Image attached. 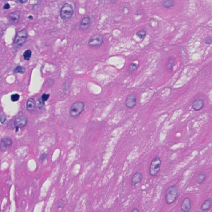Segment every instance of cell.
<instances>
[{
  "label": "cell",
  "instance_id": "obj_1",
  "mask_svg": "<svg viewBox=\"0 0 212 212\" xmlns=\"http://www.w3.org/2000/svg\"><path fill=\"white\" fill-rule=\"evenodd\" d=\"M178 189L176 185H172L168 188L166 191L165 199L168 204H172L176 200L178 196Z\"/></svg>",
  "mask_w": 212,
  "mask_h": 212
},
{
  "label": "cell",
  "instance_id": "obj_2",
  "mask_svg": "<svg viewBox=\"0 0 212 212\" xmlns=\"http://www.w3.org/2000/svg\"><path fill=\"white\" fill-rule=\"evenodd\" d=\"M73 13L74 10L71 5L68 3H66L60 10V17L63 20L68 21L71 18Z\"/></svg>",
  "mask_w": 212,
  "mask_h": 212
},
{
  "label": "cell",
  "instance_id": "obj_3",
  "mask_svg": "<svg viewBox=\"0 0 212 212\" xmlns=\"http://www.w3.org/2000/svg\"><path fill=\"white\" fill-rule=\"evenodd\" d=\"M85 104L81 102H75L72 105L70 113L72 117L76 118L80 115L84 110Z\"/></svg>",
  "mask_w": 212,
  "mask_h": 212
},
{
  "label": "cell",
  "instance_id": "obj_4",
  "mask_svg": "<svg viewBox=\"0 0 212 212\" xmlns=\"http://www.w3.org/2000/svg\"><path fill=\"white\" fill-rule=\"evenodd\" d=\"M161 165V160L160 157L157 156L153 159L150 164V173L152 176H155L158 174L160 170Z\"/></svg>",
  "mask_w": 212,
  "mask_h": 212
},
{
  "label": "cell",
  "instance_id": "obj_5",
  "mask_svg": "<svg viewBox=\"0 0 212 212\" xmlns=\"http://www.w3.org/2000/svg\"><path fill=\"white\" fill-rule=\"evenodd\" d=\"M103 40L104 38L102 35L100 34H95L89 40V46L92 47H100L103 43Z\"/></svg>",
  "mask_w": 212,
  "mask_h": 212
},
{
  "label": "cell",
  "instance_id": "obj_6",
  "mask_svg": "<svg viewBox=\"0 0 212 212\" xmlns=\"http://www.w3.org/2000/svg\"><path fill=\"white\" fill-rule=\"evenodd\" d=\"M28 34L25 30H21L17 33L14 40V43L18 46L23 44L27 40Z\"/></svg>",
  "mask_w": 212,
  "mask_h": 212
},
{
  "label": "cell",
  "instance_id": "obj_7",
  "mask_svg": "<svg viewBox=\"0 0 212 212\" xmlns=\"http://www.w3.org/2000/svg\"><path fill=\"white\" fill-rule=\"evenodd\" d=\"M27 121L28 120L26 117L23 116L17 117L14 120V126L17 129L19 128H23L27 124Z\"/></svg>",
  "mask_w": 212,
  "mask_h": 212
},
{
  "label": "cell",
  "instance_id": "obj_8",
  "mask_svg": "<svg viewBox=\"0 0 212 212\" xmlns=\"http://www.w3.org/2000/svg\"><path fill=\"white\" fill-rule=\"evenodd\" d=\"M137 95L134 93L131 94L128 96L126 101V106L127 108L131 109L133 108L136 104Z\"/></svg>",
  "mask_w": 212,
  "mask_h": 212
},
{
  "label": "cell",
  "instance_id": "obj_9",
  "mask_svg": "<svg viewBox=\"0 0 212 212\" xmlns=\"http://www.w3.org/2000/svg\"><path fill=\"white\" fill-rule=\"evenodd\" d=\"M181 208L183 211L185 212H189L191 210L192 208V203L190 198L187 197L184 199Z\"/></svg>",
  "mask_w": 212,
  "mask_h": 212
},
{
  "label": "cell",
  "instance_id": "obj_10",
  "mask_svg": "<svg viewBox=\"0 0 212 212\" xmlns=\"http://www.w3.org/2000/svg\"><path fill=\"white\" fill-rule=\"evenodd\" d=\"M12 144V141L9 137L2 138L1 142L0 148L2 151H5Z\"/></svg>",
  "mask_w": 212,
  "mask_h": 212
},
{
  "label": "cell",
  "instance_id": "obj_11",
  "mask_svg": "<svg viewBox=\"0 0 212 212\" xmlns=\"http://www.w3.org/2000/svg\"><path fill=\"white\" fill-rule=\"evenodd\" d=\"M91 23V19L89 17H85L82 19L80 22V28L81 30H86L90 27Z\"/></svg>",
  "mask_w": 212,
  "mask_h": 212
},
{
  "label": "cell",
  "instance_id": "obj_12",
  "mask_svg": "<svg viewBox=\"0 0 212 212\" xmlns=\"http://www.w3.org/2000/svg\"><path fill=\"white\" fill-rule=\"evenodd\" d=\"M204 105V101L202 99H197L193 102L192 108L195 111H199L202 109Z\"/></svg>",
  "mask_w": 212,
  "mask_h": 212
},
{
  "label": "cell",
  "instance_id": "obj_13",
  "mask_svg": "<svg viewBox=\"0 0 212 212\" xmlns=\"http://www.w3.org/2000/svg\"><path fill=\"white\" fill-rule=\"evenodd\" d=\"M143 178V175L141 172H137L133 175L131 180V185L135 186L137 184L139 183Z\"/></svg>",
  "mask_w": 212,
  "mask_h": 212
},
{
  "label": "cell",
  "instance_id": "obj_14",
  "mask_svg": "<svg viewBox=\"0 0 212 212\" xmlns=\"http://www.w3.org/2000/svg\"><path fill=\"white\" fill-rule=\"evenodd\" d=\"M175 65L174 58L173 57H170L166 63V68L167 71L169 73H171L173 70V68Z\"/></svg>",
  "mask_w": 212,
  "mask_h": 212
},
{
  "label": "cell",
  "instance_id": "obj_15",
  "mask_svg": "<svg viewBox=\"0 0 212 212\" xmlns=\"http://www.w3.org/2000/svg\"><path fill=\"white\" fill-rule=\"evenodd\" d=\"M212 205V198H208L204 201L201 207V211L205 212L208 211Z\"/></svg>",
  "mask_w": 212,
  "mask_h": 212
},
{
  "label": "cell",
  "instance_id": "obj_16",
  "mask_svg": "<svg viewBox=\"0 0 212 212\" xmlns=\"http://www.w3.org/2000/svg\"><path fill=\"white\" fill-rule=\"evenodd\" d=\"M206 177V174L205 172H202L198 174L196 179V182L198 184H202L204 182Z\"/></svg>",
  "mask_w": 212,
  "mask_h": 212
},
{
  "label": "cell",
  "instance_id": "obj_17",
  "mask_svg": "<svg viewBox=\"0 0 212 212\" xmlns=\"http://www.w3.org/2000/svg\"><path fill=\"white\" fill-rule=\"evenodd\" d=\"M35 107V103L34 100L32 98H30L28 100L27 102V110L30 112H32L34 110Z\"/></svg>",
  "mask_w": 212,
  "mask_h": 212
},
{
  "label": "cell",
  "instance_id": "obj_18",
  "mask_svg": "<svg viewBox=\"0 0 212 212\" xmlns=\"http://www.w3.org/2000/svg\"><path fill=\"white\" fill-rule=\"evenodd\" d=\"M20 13L18 11L11 12L9 15V18L13 22H16L20 18Z\"/></svg>",
  "mask_w": 212,
  "mask_h": 212
},
{
  "label": "cell",
  "instance_id": "obj_19",
  "mask_svg": "<svg viewBox=\"0 0 212 212\" xmlns=\"http://www.w3.org/2000/svg\"><path fill=\"white\" fill-rule=\"evenodd\" d=\"M175 4L174 0H164L163 1L162 5L165 8H172Z\"/></svg>",
  "mask_w": 212,
  "mask_h": 212
},
{
  "label": "cell",
  "instance_id": "obj_20",
  "mask_svg": "<svg viewBox=\"0 0 212 212\" xmlns=\"http://www.w3.org/2000/svg\"><path fill=\"white\" fill-rule=\"evenodd\" d=\"M25 71L26 69L23 66H20L16 67L13 71L14 74H17V73L24 74Z\"/></svg>",
  "mask_w": 212,
  "mask_h": 212
},
{
  "label": "cell",
  "instance_id": "obj_21",
  "mask_svg": "<svg viewBox=\"0 0 212 212\" xmlns=\"http://www.w3.org/2000/svg\"><path fill=\"white\" fill-rule=\"evenodd\" d=\"M146 34L147 32L144 30H139L136 33V36L141 39H144L146 37Z\"/></svg>",
  "mask_w": 212,
  "mask_h": 212
},
{
  "label": "cell",
  "instance_id": "obj_22",
  "mask_svg": "<svg viewBox=\"0 0 212 212\" xmlns=\"http://www.w3.org/2000/svg\"><path fill=\"white\" fill-rule=\"evenodd\" d=\"M138 67V64L135 63H133L130 65L128 69V72L130 74H132V73L135 71L137 69Z\"/></svg>",
  "mask_w": 212,
  "mask_h": 212
},
{
  "label": "cell",
  "instance_id": "obj_23",
  "mask_svg": "<svg viewBox=\"0 0 212 212\" xmlns=\"http://www.w3.org/2000/svg\"><path fill=\"white\" fill-rule=\"evenodd\" d=\"M32 55V52L30 50H26L23 53V57L24 59L27 60H30V57Z\"/></svg>",
  "mask_w": 212,
  "mask_h": 212
},
{
  "label": "cell",
  "instance_id": "obj_24",
  "mask_svg": "<svg viewBox=\"0 0 212 212\" xmlns=\"http://www.w3.org/2000/svg\"><path fill=\"white\" fill-rule=\"evenodd\" d=\"M36 104H37V107L39 109H41L44 105V101L42 100V98H39L36 101Z\"/></svg>",
  "mask_w": 212,
  "mask_h": 212
},
{
  "label": "cell",
  "instance_id": "obj_25",
  "mask_svg": "<svg viewBox=\"0 0 212 212\" xmlns=\"http://www.w3.org/2000/svg\"><path fill=\"white\" fill-rule=\"evenodd\" d=\"M20 95L17 94L12 95L11 96V100L12 102H17L19 100Z\"/></svg>",
  "mask_w": 212,
  "mask_h": 212
},
{
  "label": "cell",
  "instance_id": "obj_26",
  "mask_svg": "<svg viewBox=\"0 0 212 212\" xmlns=\"http://www.w3.org/2000/svg\"><path fill=\"white\" fill-rule=\"evenodd\" d=\"M204 42L207 44L210 45L212 44V37L211 36H208L205 39Z\"/></svg>",
  "mask_w": 212,
  "mask_h": 212
},
{
  "label": "cell",
  "instance_id": "obj_27",
  "mask_svg": "<svg viewBox=\"0 0 212 212\" xmlns=\"http://www.w3.org/2000/svg\"><path fill=\"white\" fill-rule=\"evenodd\" d=\"M47 157V154H46V153H44V154L41 155L40 157H39V160H40L42 162H43L46 159Z\"/></svg>",
  "mask_w": 212,
  "mask_h": 212
},
{
  "label": "cell",
  "instance_id": "obj_28",
  "mask_svg": "<svg viewBox=\"0 0 212 212\" xmlns=\"http://www.w3.org/2000/svg\"><path fill=\"white\" fill-rule=\"evenodd\" d=\"M50 96V95L49 94H44L42 96V100H43L44 102H45V101H47Z\"/></svg>",
  "mask_w": 212,
  "mask_h": 212
},
{
  "label": "cell",
  "instance_id": "obj_29",
  "mask_svg": "<svg viewBox=\"0 0 212 212\" xmlns=\"http://www.w3.org/2000/svg\"><path fill=\"white\" fill-rule=\"evenodd\" d=\"M6 116L4 115H1V119H0L1 123V124H4V122H6Z\"/></svg>",
  "mask_w": 212,
  "mask_h": 212
},
{
  "label": "cell",
  "instance_id": "obj_30",
  "mask_svg": "<svg viewBox=\"0 0 212 212\" xmlns=\"http://www.w3.org/2000/svg\"><path fill=\"white\" fill-rule=\"evenodd\" d=\"M10 8V5H9V4L7 3V4H5L3 7V8L4 10H8L9 8Z\"/></svg>",
  "mask_w": 212,
  "mask_h": 212
},
{
  "label": "cell",
  "instance_id": "obj_31",
  "mask_svg": "<svg viewBox=\"0 0 212 212\" xmlns=\"http://www.w3.org/2000/svg\"><path fill=\"white\" fill-rule=\"evenodd\" d=\"M16 2L17 3H21V4H25L28 1V0H16Z\"/></svg>",
  "mask_w": 212,
  "mask_h": 212
},
{
  "label": "cell",
  "instance_id": "obj_32",
  "mask_svg": "<svg viewBox=\"0 0 212 212\" xmlns=\"http://www.w3.org/2000/svg\"><path fill=\"white\" fill-rule=\"evenodd\" d=\"M63 206V201H62V202H59V204H58V208H62Z\"/></svg>",
  "mask_w": 212,
  "mask_h": 212
},
{
  "label": "cell",
  "instance_id": "obj_33",
  "mask_svg": "<svg viewBox=\"0 0 212 212\" xmlns=\"http://www.w3.org/2000/svg\"><path fill=\"white\" fill-rule=\"evenodd\" d=\"M132 212H139V211L138 210V209L137 208H135L133 209V210L132 211Z\"/></svg>",
  "mask_w": 212,
  "mask_h": 212
},
{
  "label": "cell",
  "instance_id": "obj_34",
  "mask_svg": "<svg viewBox=\"0 0 212 212\" xmlns=\"http://www.w3.org/2000/svg\"><path fill=\"white\" fill-rule=\"evenodd\" d=\"M28 18L30 19V20H32L33 19V17L32 16H29V17H28Z\"/></svg>",
  "mask_w": 212,
  "mask_h": 212
}]
</instances>
